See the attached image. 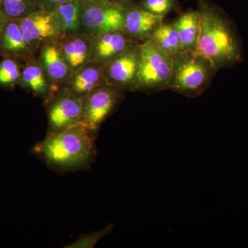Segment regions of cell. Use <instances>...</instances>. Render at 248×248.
<instances>
[{
    "label": "cell",
    "instance_id": "cell-1",
    "mask_svg": "<svg viewBox=\"0 0 248 248\" xmlns=\"http://www.w3.org/2000/svg\"><path fill=\"white\" fill-rule=\"evenodd\" d=\"M94 137L81 124L47 133L31 152L49 168L58 172L87 169L95 158Z\"/></svg>",
    "mask_w": 248,
    "mask_h": 248
},
{
    "label": "cell",
    "instance_id": "cell-2",
    "mask_svg": "<svg viewBox=\"0 0 248 248\" xmlns=\"http://www.w3.org/2000/svg\"><path fill=\"white\" fill-rule=\"evenodd\" d=\"M200 35L195 53L211 62L215 69L233 66L241 60V48L231 23L208 5L200 9Z\"/></svg>",
    "mask_w": 248,
    "mask_h": 248
},
{
    "label": "cell",
    "instance_id": "cell-3",
    "mask_svg": "<svg viewBox=\"0 0 248 248\" xmlns=\"http://www.w3.org/2000/svg\"><path fill=\"white\" fill-rule=\"evenodd\" d=\"M172 59V74L168 89L186 97L200 95L217 71L211 62L194 51L179 52Z\"/></svg>",
    "mask_w": 248,
    "mask_h": 248
},
{
    "label": "cell",
    "instance_id": "cell-4",
    "mask_svg": "<svg viewBox=\"0 0 248 248\" xmlns=\"http://www.w3.org/2000/svg\"><path fill=\"white\" fill-rule=\"evenodd\" d=\"M172 57L163 52L151 38L140 45V68L135 91L156 92L168 89L172 77Z\"/></svg>",
    "mask_w": 248,
    "mask_h": 248
},
{
    "label": "cell",
    "instance_id": "cell-5",
    "mask_svg": "<svg viewBox=\"0 0 248 248\" xmlns=\"http://www.w3.org/2000/svg\"><path fill=\"white\" fill-rule=\"evenodd\" d=\"M125 7L108 0H81V31L90 38L124 31Z\"/></svg>",
    "mask_w": 248,
    "mask_h": 248
},
{
    "label": "cell",
    "instance_id": "cell-6",
    "mask_svg": "<svg viewBox=\"0 0 248 248\" xmlns=\"http://www.w3.org/2000/svg\"><path fill=\"white\" fill-rule=\"evenodd\" d=\"M122 91L104 84L82 99L80 124L94 138L103 123L122 100Z\"/></svg>",
    "mask_w": 248,
    "mask_h": 248
},
{
    "label": "cell",
    "instance_id": "cell-7",
    "mask_svg": "<svg viewBox=\"0 0 248 248\" xmlns=\"http://www.w3.org/2000/svg\"><path fill=\"white\" fill-rule=\"evenodd\" d=\"M48 133H54L80 124L82 99L66 89L60 90L45 102Z\"/></svg>",
    "mask_w": 248,
    "mask_h": 248
},
{
    "label": "cell",
    "instance_id": "cell-8",
    "mask_svg": "<svg viewBox=\"0 0 248 248\" xmlns=\"http://www.w3.org/2000/svg\"><path fill=\"white\" fill-rule=\"evenodd\" d=\"M140 63V45L135 43L104 65V82L120 91H135Z\"/></svg>",
    "mask_w": 248,
    "mask_h": 248
},
{
    "label": "cell",
    "instance_id": "cell-9",
    "mask_svg": "<svg viewBox=\"0 0 248 248\" xmlns=\"http://www.w3.org/2000/svg\"><path fill=\"white\" fill-rule=\"evenodd\" d=\"M26 43L34 55L44 46L63 38L61 28L53 14L37 11L19 20Z\"/></svg>",
    "mask_w": 248,
    "mask_h": 248
},
{
    "label": "cell",
    "instance_id": "cell-10",
    "mask_svg": "<svg viewBox=\"0 0 248 248\" xmlns=\"http://www.w3.org/2000/svg\"><path fill=\"white\" fill-rule=\"evenodd\" d=\"M37 59L54 89L58 92L64 89L73 72L62 53L60 41L44 46L39 50Z\"/></svg>",
    "mask_w": 248,
    "mask_h": 248
},
{
    "label": "cell",
    "instance_id": "cell-11",
    "mask_svg": "<svg viewBox=\"0 0 248 248\" xmlns=\"http://www.w3.org/2000/svg\"><path fill=\"white\" fill-rule=\"evenodd\" d=\"M135 43L133 37L124 31H112L93 37L90 61L107 64Z\"/></svg>",
    "mask_w": 248,
    "mask_h": 248
},
{
    "label": "cell",
    "instance_id": "cell-12",
    "mask_svg": "<svg viewBox=\"0 0 248 248\" xmlns=\"http://www.w3.org/2000/svg\"><path fill=\"white\" fill-rule=\"evenodd\" d=\"M163 19L164 17L152 14L143 8L130 4L125 7L124 31L134 40L146 41L162 24Z\"/></svg>",
    "mask_w": 248,
    "mask_h": 248
},
{
    "label": "cell",
    "instance_id": "cell-13",
    "mask_svg": "<svg viewBox=\"0 0 248 248\" xmlns=\"http://www.w3.org/2000/svg\"><path fill=\"white\" fill-rule=\"evenodd\" d=\"M24 62L19 86L46 102L57 91L49 82L38 59L32 56Z\"/></svg>",
    "mask_w": 248,
    "mask_h": 248
},
{
    "label": "cell",
    "instance_id": "cell-14",
    "mask_svg": "<svg viewBox=\"0 0 248 248\" xmlns=\"http://www.w3.org/2000/svg\"><path fill=\"white\" fill-rule=\"evenodd\" d=\"M104 64L97 62H88L75 72L64 89L84 99L93 90L105 84L104 77Z\"/></svg>",
    "mask_w": 248,
    "mask_h": 248
},
{
    "label": "cell",
    "instance_id": "cell-15",
    "mask_svg": "<svg viewBox=\"0 0 248 248\" xmlns=\"http://www.w3.org/2000/svg\"><path fill=\"white\" fill-rule=\"evenodd\" d=\"M0 56L11 57L23 62L36 56L26 43L19 20L9 19L5 24L0 35Z\"/></svg>",
    "mask_w": 248,
    "mask_h": 248
},
{
    "label": "cell",
    "instance_id": "cell-16",
    "mask_svg": "<svg viewBox=\"0 0 248 248\" xmlns=\"http://www.w3.org/2000/svg\"><path fill=\"white\" fill-rule=\"evenodd\" d=\"M91 40L81 32L65 36L60 40L62 53L73 73L90 62Z\"/></svg>",
    "mask_w": 248,
    "mask_h": 248
},
{
    "label": "cell",
    "instance_id": "cell-17",
    "mask_svg": "<svg viewBox=\"0 0 248 248\" xmlns=\"http://www.w3.org/2000/svg\"><path fill=\"white\" fill-rule=\"evenodd\" d=\"M200 11H192L182 14L173 23L179 34L182 51L196 50L200 35Z\"/></svg>",
    "mask_w": 248,
    "mask_h": 248
},
{
    "label": "cell",
    "instance_id": "cell-18",
    "mask_svg": "<svg viewBox=\"0 0 248 248\" xmlns=\"http://www.w3.org/2000/svg\"><path fill=\"white\" fill-rule=\"evenodd\" d=\"M81 11V0H73L52 13L61 28L63 37L82 32Z\"/></svg>",
    "mask_w": 248,
    "mask_h": 248
},
{
    "label": "cell",
    "instance_id": "cell-19",
    "mask_svg": "<svg viewBox=\"0 0 248 248\" xmlns=\"http://www.w3.org/2000/svg\"><path fill=\"white\" fill-rule=\"evenodd\" d=\"M151 38L165 53L172 57L182 51L179 34L174 24H161Z\"/></svg>",
    "mask_w": 248,
    "mask_h": 248
},
{
    "label": "cell",
    "instance_id": "cell-20",
    "mask_svg": "<svg viewBox=\"0 0 248 248\" xmlns=\"http://www.w3.org/2000/svg\"><path fill=\"white\" fill-rule=\"evenodd\" d=\"M43 11L40 0H3L1 11L11 19H21Z\"/></svg>",
    "mask_w": 248,
    "mask_h": 248
},
{
    "label": "cell",
    "instance_id": "cell-21",
    "mask_svg": "<svg viewBox=\"0 0 248 248\" xmlns=\"http://www.w3.org/2000/svg\"><path fill=\"white\" fill-rule=\"evenodd\" d=\"M22 60L6 57L0 61V88L14 90L19 85L23 64Z\"/></svg>",
    "mask_w": 248,
    "mask_h": 248
},
{
    "label": "cell",
    "instance_id": "cell-22",
    "mask_svg": "<svg viewBox=\"0 0 248 248\" xmlns=\"http://www.w3.org/2000/svg\"><path fill=\"white\" fill-rule=\"evenodd\" d=\"M115 225L113 223L103 228L100 231H94V232L88 234L81 235L76 241L72 243L69 246H66L68 248H92L100 241L106 235L109 234L113 231Z\"/></svg>",
    "mask_w": 248,
    "mask_h": 248
},
{
    "label": "cell",
    "instance_id": "cell-23",
    "mask_svg": "<svg viewBox=\"0 0 248 248\" xmlns=\"http://www.w3.org/2000/svg\"><path fill=\"white\" fill-rule=\"evenodd\" d=\"M175 0H143L142 6L152 14L164 17L172 9Z\"/></svg>",
    "mask_w": 248,
    "mask_h": 248
},
{
    "label": "cell",
    "instance_id": "cell-24",
    "mask_svg": "<svg viewBox=\"0 0 248 248\" xmlns=\"http://www.w3.org/2000/svg\"><path fill=\"white\" fill-rule=\"evenodd\" d=\"M73 0H40L42 10L47 13L54 12L62 5L70 2Z\"/></svg>",
    "mask_w": 248,
    "mask_h": 248
},
{
    "label": "cell",
    "instance_id": "cell-25",
    "mask_svg": "<svg viewBox=\"0 0 248 248\" xmlns=\"http://www.w3.org/2000/svg\"><path fill=\"white\" fill-rule=\"evenodd\" d=\"M9 19V18L6 17V15L0 10V35H1V31H2L5 24Z\"/></svg>",
    "mask_w": 248,
    "mask_h": 248
},
{
    "label": "cell",
    "instance_id": "cell-26",
    "mask_svg": "<svg viewBox=\"0 0 248 248\" xmlns=\"http://www.w3.org/2000/svg\"><path fill=\"white\" fill-rule=\"evenodd\" d=\"M108 1H110V2L115 3V4L122 5L124 7L129 6V5L132 4V1L133 0H108Z\"/></svg>",
    "mask_w": 248,
    "mask_h": 248
},
{
    "label": "cell",
    "instance_id": "cell-27",
    "mask_svg": "<svg viewBox=\"0 0 248 248\" xmlns=\"http://www.w3.org/2000/svg\"><path fill=\"white\" fill-rule=\"evenodd\" d=\"M3 0H0V10L1 11V6H2Z\"/></svg>",
    "mask_w": 248,
    "mask_h": 248
},
{
    "label": "cell",
    "instance_id": "cell-28",
    "mask_svg": "<svg viewBox=\"0 0 248 248\" xmlns=\"http://www.w3.org/2000/svg\"><path fill=\"white\" fill-rule=\"evenodd\" d=\"M83 1H93V0H83Z\"/></svg>",
    "mask_w": 248,
    "mask_h": 248
}]
</instances>
